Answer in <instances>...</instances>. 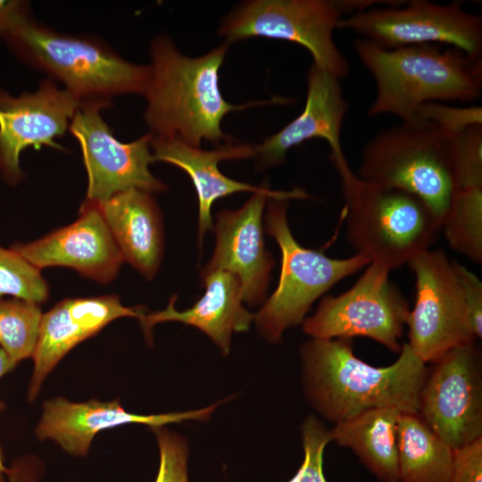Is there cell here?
Here are the masks:
<instances>
[{
  "instance_id": "obj_1",
  "label": "cell",
  "mask_w": 482,
  "mask_h": 482,
  "mask_svg": "<svg viewBox=\"0 0 482 482\" xmlns=\"http://www.w3.org/2000/svg\"><path fill=\"white\" fill-rule=\"evenodd\" d=\"M229 45L224 42L205 54L189 57L164 35L152 40L151 76L143 96L146 102L144 119L153 137L195 147H201L203 141L217 146L233 140L221 129L228 113L292 102L280 96L242 104L227 102L220 89L219 71Z\"/></svg>"
},
{
  "instance_id": "obj_2",
  "label": "cell",
  "mask_w": 482,
  "mask_h": 482,
  "mask_svg": "<svg viewBox=\"0 0 482 482\" xmlns=\"http://www.w3.org/2000/svg\"><path fill=\"white\" fill-rule=\"evenodd\" d=\"M300 353L305 397L330 422H344L382 407L419 412L428 369L407 343L386 367L359 359L349 338H312L302 345Z\"/></svg>"
},
{
  "instance_id": "obj_3",
  "label": "cell",
  "mask_w": 482,
  "mask_h": 482,
  "mask_svg": "<svg viewBox=\"0 0 482 482\" xmlns=\"http://www.w3.org/2000/svg\"><path fill=\"white\" fill-rule=\"evenodd\" d=\"M353 48L376 83L370 116L387 113L415 122L425 103H470L481 96L482 59L459 49L433 44L384 49L362 38Z\"/></svg>"
},
{
  "instance_id": "obj_4",
  "label": "cell",
  "mask_w": 482,
  "mask_h": 482,
  "mask_svg": "<svg viewBox=\"0 0 482 482\" xmlns=\"http://www.w3.org/2000/svg\"><path fill=\"white\" fill-rule=\"evenodd\" d=\"M331 162L341 179L347 240L357 253L391 271L430 249L441 220L420 198L365 182L345 156Z\"/></svg>"
},
{
  "instance_id": "obj_5",
  "label": "cell",
  "mask_w": 482,
  "mask_h": 482,
  "mask_svg": "<svg viewBox=\"0 0 482 482\" xmlns=\"http://www.w3.org/2000/svg\"><path fill=\"white\" fill-rule=\"evenodd\" d=\"M4 40L22 62L62 83L81 103L144 96L150 80L149 65L123 59L100 39L61 33L32 18Z\"/></svg>"
},
{
  "instance_id": "obj_6",
  "label": "cell",
  "mask_w": 482,
  "mask_h": 482,
  "mask_svg": "<svg viewBox=\"0 0 482 482\" xmlns=\"http://www.w3.org/2000/svg\"><path fill=\"white\" fill-rule=\"evenodd\" d=\"M290 199L270 197L265 206L264 229L279 246L281 268L278 287L253 320L271 343L280 342L287 328L302 324L312 303L328 289L370 263L359 253L335 259L301 245L287 221Z\"/></svg>"
},
{
  "instance_id": "obj_7",
  "label": "cell",
  "mask_w": 482,
  "mask_h": 482,
  "mask_svg": "<svg viewBox=\"0 0 482 482\" xmlns=\"http://www.w3.org/2000/svg\"><path fill=\"white\" fill-rule=\"evenodd\" d=\"M448 139L428 123L401 122L378 132L363 145L356 175L367 183L418 196L442 225L457 191Z\"/></svg>"
},
{
  "instance_id": "obj_8",
  "label": "cell",
  "mask_w": 482,
  "mask_h": 482,
  "mask_svg": "<svg viewBox=\"0 0 482 482\" xmlns=\"http://www.w3.org/2000/svg\"><path fill=\"white\" fill-rule=\"evenodd\" d=\"M353 12V0H252L228 14L218 33L228 44L253 37L296 43L311 53L312 62L342 79L350 65L333 32Z\"/></svg>"
},
{
  "instance_id": "obj_9",
  "label": "cell",
  "mask_w": 482,
  "mask_h": 482,
  "mask_svg": "<svg viewBox=\"0 0 482 482\" xmlns=\"http://www.w3.org/2000/svg\"><path fill=\"white\" fill-rule=\"evenodd\" d=\"M368 8L343 17L337 29L349 30L384 49L414 45H445L480 59L482 19L457 2L411 0Z\"/></svg>"
},
{
  "instance_id": "obj_10",
  "label": "cell",
  "mask_w": 482,
  "mask_h": 482,
  "mask_svg": "<svg viewBox=\"0 0 482 482\" xmlns=\"http://www.w3.org/2000/svg\"><path fill=\"white\" fill-rule=\"evenodd\" d=\"M389 272L370 262L347 291L321 299L303 321V332L318 339L364 337L399 353L410 306Z\"/></svg>"
},
{
  "instance_id": "obj_11",
  "label": "cell",
  "mask_w": 482,
  "mask_h": 482,
  "mask_svg": "<svg viewBox=\"0 0 482 482\" xmlns=\"http://www.w3.org/2000/svg\"><path fill=\"white\" fill-rule=\"evenodd\" d=\"M407 264L415 276V303L406 321L414 353L427 364L453 347L475 343L453 260L441 249H428Z\"/></svg>"
},
{
  "instance_id": "obj_12",
  "label": "cell",
  "mask_w": 482,
  "mask_h": 482,
  "mask_svg": "<svg viewBox=\"0 0 482 482\" xmlns=\"http://www.w3.org/2000/svg\"><path fill=\"white\" fill-rule=\"evenodd\" d=\"M112 104L110 100L83 102L68 129L79 143L86 168V200L99 204L130 188L152 194L166 190L167 186L149 170L154 162L151 133L129 143L120 142L101 115Z\"/></svg>"
},
{
  "instance_id": "obj_13",
  "label": "cell",
  "mask_w": 482,
  "mask_h": 482,
  "mask_svg": "<svg viewBox=\"0 0 482 482\" xmlns=\"http://www.w3.org/2000/svg\"><path fill=\"white\" fill-rule=\"evenodd\" d=\"M419 414L453 450L482 436L481 355L475 343L453 347L431 362Z\"/></svg>"
},
{
  "instance_id": "obj_14",
  "label": "cell",
  "mask_w": 482,
  "mask_h": 482,
  "mask_svg": "<svg viewBox=\"0 0 482 482\" xmlns=\"http://www.w3.org/2000/svg\"><path fill=\"white\" fill-rule=\"evenodd\" d=\"M307 198L300 188L272 190L267 183L237 210L224 209L216 213L213 231L215 246L208 263L201 270L207 273L222 270L240 280L243 302L257 306L266 300L275 261L265 247L262 216L270 197Z\"/></svg>"
},
{
  "instance_id": "obj_15",
  "label": "cell",
  "mask_w": 482,
  "mask_h": 482,
  "mask_svg": "<svg viewBox=\"0 0 482 482\" xmlns=\"http://www.w3.org/2000/svg\"><path fill=\"white\" fill-rule=\"evenodd\" d=\"M81 102L52 79H44L33 93L13 96L0 88V170L15 185L23 178L21 153L42 146L64 150L62 137Z\"/></svg>"
},
{
  "instance_id": "obj_16",
  "label": "cell",
  "mask_w": 482,
  "mask_h": 482,
  "mask_svg": "<svg viewBox=\"0 0 482 482\" xmlns=\"http://www.w3.org/2000/svg\"><path fill=\"white\" fill-rule=\"evenodd\" d=\"M73 223L28 244L12 246L39 270L65 266L100 283L118 274L123 257L97 204L85 200Z\"/></svg>"
},
{
  "instance_id": "obj_17",
  "label": "cell",
  "mask_w": 482,
  "mask_h": 482,
  "mask_svg": "<svg viewBox=\"0 0 482 482\" xmlns=\"http://www.w3.org/2000/svg\"><path fill=\"white\" fill-rule=\"evenodd\" d=\"M184 412L139 415L127 411L119 400H89L72 403L63 397L46 401L36 434L40 440L52 439L73 456L87 455L94 436L101 430L137 423L151 428L184 420H208L217 406Z\"/></svg>"
},
{
  "instance_id": "obj_18",
  "label": "cell",
  "mask_w": 482,
  "mask_h": 482,
  "mask_svg": "<svg viewBox=\"0 0 482 482\" xmlns=\"http://www.w3.org/2000/svg\"><path fill=\"white\" fill-rule=\"evenodd\" d=\"M144 314L145 306H123L117 295L69 298L54 305L41 318L29 401H34L44 379L74 346L116 319Z\"/></svg>"
},
{
  "instance_id": "obj_19",
  "label": "cell",
  "mask_w": 482,
  "mask_h": 482,
  "mask_svg": "<svg viewBox=\"0 0 482 482\" xmlns=\"http://www.w3.org/2000/svg\"><path fill=\"white\" fill-rule=\"evenodd\" d=\"M349 103L340 79L312 62L307 71V96L303 112L277 133L254 146L257 167L284 162L287 152L304 141L321 138L330 146V159L344 156L341 132Z\"/></svg>"
},
{
  "instance_id": "obj_20",
  "label": "cell",
  "mask_w": 482,
  "mask_h": 482,
  "mask_svg": "<svg viewBox=\"0 0 482 482\" xmlns=\"http://www.w3.org/2000/svg\"><path fill=\"white\" fill-rule=\"evenodd\" d=\"M204 294L189 309L175 308L177 296L173 295L167 307L139 319L144 334L152 341L154 325L165 321H178L200 329L220 349L223 355L230 351L233 332H245L250 328L254 314L243 305L242 287L238 278L227 270H216L200 273Z\"/></svg>"
},
{
  "instance_id": "obj_21",
  "label": "cell",
  "mask_w": 482,
  "mask_h": 482,
  "mask_svg": "<svg viewBox=\"0 0 482 482\" xmlns=\"http://www.w3.org/2000/svg\"><path fill=\"white\" fill-rule=\"evenodd\" d=\"M152 135V134H151ZM150 146L154 162L172 164L184 170L191 179L198 198L197 241L201 249L207 231L212 229L211 214L213 203L237 192H257L260 186H253L224 175L219 163L227 160L253 158L254 146L235 143H222L213 150H203L176 139L151 137Z\"/></svg>"
},
{
  "instance_id": "obj_22",
  "label": "cell",
  "mask_w": 482,
  "mask_h": 482,
  "mask_svg": "<svg viewBox=\"0 0 482 482\" xmlns=\"http://www.w3.org/2000/svg\"><path fill=\"white\" fill-rule=\"evenodd\" d=\"M98 206L123 260L152 279L163 252L162 216L153 194L130 188Z\"/></svg>"
},
{
  "instance_id": "obj_23",
  "label": "cell",
  "mask_w": 482,
  "mask_h": 482,
  "mask_svg": "<svg viewBox=\"0 0 482 482\" xmlns=\"http://www.w3.org/2000/svg\"><path fill=\"white\" fill-rule=\"evenodd\" d=\"M402 411L395 407L375 408L337 423L331 439L349 447L380 482H399L397 431Z\"/></svg>"
},
{
  "instance_id": "obj_24",
  "label": "cell",
  "mask_w": 482,
  "mask_h": 482,
  "mask_svg": "<svg viewBox=\"0 0 482 482\" xmlns=\"http://www.w3.org/2000/svg\"><path fill=\"white\" fill-rule=\"evenodd\" d=\"M453 450L419 413L402 412L397 431L399 482H449Z\"/></svg>"
},
{
  "instance_id": "obj_25",
  "label": "cell",
  "mask_w": 482,
  "mask_h": 482,
  "mask_svg": "<svg viewBox=\"0 0 482 482\" xmlns=\"http://www.w3.org/2000/svg\"><path fill=\"white\" fill-rule=\"evenodd\" d=\"M449 246L482 262V187L457 190L441 225Z\"/></svg>"
},
{
  "instance_id": "obj_26",
  "label": "cell",
  "mask_w": 482,
  "mask_h": 482,
  "mask_svg": "<svg viewBox=\"0 0 482 482\" xmlns=\"http://www.w3.org/2000/svg\"><path fill=\"white\" fill-rule=\"evenodd\" d=\"M42 315L36 303L0 297V346L14 365L32 357Z\"/></svg>"
},
{
  "instance_id": "obj_27",
  "label": "cell",
  "mask_w": 482,
  "mask_h": 482,
  "mask_svg": "<svg viewBox=\"0 0 482 482\" xmlns=\"http://www.w3.org/2000/svg\"><path fill=\"white\" fill-rule=\"evenodd\" d=\"M49 288L40 270L12 248L0 245V297L4 295L40 304Z\"/></svg>"
},
{
  "instance_id": "obj_28",
  "label": "cell",
  "mask_w": 482,
  "mask_h": 482,
  "mask_svg": "<svg viewBox=\"0 0 482 482\" xmlns=\"http://www.w3.org/2000/svg\"><path fill=\"white\" fill-rule=\"evenodd\" d=\"M447 146L457 190L482 187V125L449 137Z\"/></svg>"
},
{
  "instance_id": "obj_29",
  "label": "cell",
  "mask_w": 482,
  "mask_h": 482,
  "mask_svg": "<svg viewBox=\"0 0 482 482\" xmlns=\"http://www.w3.org/2000/svg\"><path fill=\"white\" fill-rule=\"evenodd\" d=\"M303 461L295 475L287 482H328L323 473V453L332 441L330 429L314 415L302 424Z\"/></svg>"
},
{
  "instance_id": "obj_30",
  "label": "cell",
  "mask_w": 482,
  "mask_h": 482,
  "mask_svg": "<svg viewBox=\"0 0 482 482\" xmlns=\"http://www.w3.org/2000/svg\"><path fill=\"white\" fill-rule=\"evenodd\" d=\"M417 120L428 123L452 137L472 126L482 125V108L478 105L460 107L428 102L418 109Z\"/></svg>"
},
{
  "instance_id": "obj_31",
  "label": "cell",
  "mask_w": 482,
  "mask_h": 482,
  "mask_svg": "<svg viewBox=\"0 0 482 482\" xmlns=\"http://www.w3.org/2000/svg\"><path fill=\"white\" fill-rule=\"evenodd\" d=\"M160 452L159 470L154 482H189L187 477L188 445L186 439L164 428H152Z\"/></svg>"
},
{
  "instance_id": "obj_32",
  "label": "cell",
  "mask_w": 482,
  "mask_h": 482,
  "mask_svg": "<svg viewBox=\"0 0 482 482\" xmlns=\"http://www.w3.org/2000/svg\"><path fill=\"white\" fill-rule=\"evenodd\" d=\"M453 267L477 338L482 337V282L476 274L453 260Z\"/></svg>"
},
{
  "instance_id": "obj_33",
  "label": "cell",
  "mask_w": 482,
  "mask_h": 482,
  "mask_svg": "<svg viewBox=\"0 0 482 482\" xmlns=\"http://www.w3.org/2000/svg\"><path fill=\"white\" fill-rule=\"evenodd\" d=\"M449 482H482V436L453 450Z\"/></svg>"
},
{
  "instance_id": "obj_34",
  "label": "cell",
  "mask_w": 482,
  "mask_h": 482,
  "mask_svg": "<svg viewBox=\"0 0 482 482\" xmlns=\"http://www.w3.org/2000/svg\"><path fill=\"white\" fill-rule=\"evenodd\" d=\"M31 19L28 2L0 0V38L6 37L18 26Z\"/></svg>"
},
{
  "instance_id": "obj_35",
  "label": "cell",
  "mask_w": 482,
  "mask_h": 482,
  "mask_svg": "<svg viewBox=\"0 0 482 482\" xmlns=\"http://www.w3.org/2000/svg\"><path fill=\"white\" fill-rule=\"evenodd\" d=\"M43 470L42 462L37 457H19L7 468L6 482H38Z\"/></svg>"
},
{
  "instance_id": "obj_36",
  "label": "cell",
  "mask_w": 482,
  "mask_h": 482,
  "mask_svg": "<svg viewBox=\"0 0 482 482\" xmlns=\"http://www.w3.org/2000/svg\"><path fill=\"white\" fill-rule=\"evenodd\" d=\"M14 366L6 352L0 346V378L12 370Z\"/></svg>"
},
{
  "instance_id": "obj_37",
  "label": "cell",
  "mask_w": 482,
  "mask_h": 482,
  "mask_svg": "<svg viewBox=\"0 0 482 482\" xmlns=\"http://www.w3.org/2000/svg\"><path fill=\"white\" fill-rule=\"evenodd\" d=\"M4 408V403L0 401V411ZM7 468L4 466L2 450L0 447V482H6Z\"/></svg>"
}]
</instances>
